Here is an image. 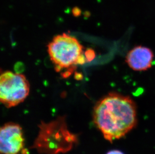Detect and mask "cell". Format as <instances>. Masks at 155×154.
<instances>
[{
  "label": "cell",
  "mask_w": 155,
  "mask_h": 154,
  "mask_svg": "<svg viewBox=\"0 0 155 154\" xmlns=\"http://www.w3.org/2000/svg\"><path fill=\"white\" fill-rule=\"evenodd\" d=\"M94 123L105 139H120L136 125V104L132 99L117 93H110L94 108Z\"/></svg>",
  "instance_id": "obj_1"
},
{
  "label": "cell",
  "mask_w": 155,
  "mask_h": 154,
  "mask_svg": "<svg viewBox=\"0 0 155 154\" xmlns=\"http://www.w3.org/2000/svg\"><path fill=\"white\" fill-rule=\"evenodd\" d=\"M39 134L32 148L46 154L65 153L77 142L76 135L68 131L64 117L40 125Z\"/></svg>",
  "instance_id": "obj_2"
},
{
  "label": "cell",
  "mask_w": 155,
  "mask_h": 154,
  "mask_svg": "<svg viewBox=\"0 0 155 154\" xmlns=\"http://www.w3.org/2000/svg\"><path fill=\"white\" fill-rule=\"evenodd\" d=\"M48 53L57 71L85 62L83 46L76 38L68 34L54 37L48 45Z\"/></svg>",
  "instance_id": "obj_3"
},
{
  "label": "cell",
  "mask_w": 155,
  "mask_h": 154,
  "mask_svg": "<svg viewBox=\"0 0 155 154\" xmlns=\"http://www.w3.org/2000/svg\"><path fill=\"white\" fill-rule=\"evenodd\" d=\"M30 84L21 74L6 71L0 77V100L7 108L16 106L29 95Z\"/></svg>",
  "instance_id": "obj_4"
},
{
  "label": "cell",
  "mask_w": 155,
  "mask_h": 154,
  "mask_svg": "<svg viewBox=\"0 0 155 154\" xmlns=\"http://www.w3.org/2000/svg\"><path fill=\"white\" fill-rule=\"evenodd\" d=\"M24 139L19 125L9 123L1 128L0 151L2 154H19L23 150Z\"/></svg>",
  "instance_id": "obj_5"
},
{
  "label": "cell",
  "mask_w": 155,
  "mask_h": 154,
  "mask_svg": "<svg viewBox=\"0 0 155 154\" xmlns=\"http://www.w3.org/2000/svg\"><path fill=\"white\" fill-rule=\"evenodd\" d=\"M154 54L150 49L138 46L129 51L126 62L130 68L136 71H143L151 68Z\"/></svg>",
  "instance_id": "obj_6"
},
{
  "label": "cell",
  "mask_w": 155,
  "mask_h": 154,
  "mask_svg": "<svg viewBox=\"0 0 155 154\" xmlns=\"http://www.w3.org/2000/svg\"><path fill=\"white\" fill-rule=\"evenodd\" d=\"M107 154H124L121 152L118 151V150H113L109 152Z\"/></svg>",
  "instance_id": "obj_7"
}]
</instances>
